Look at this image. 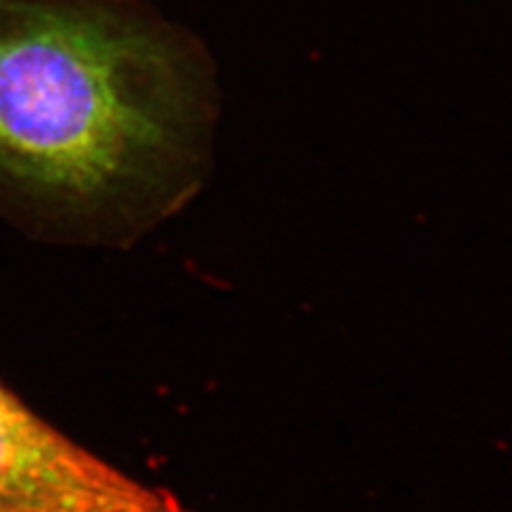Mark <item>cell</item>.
Wrapping results in <instances>:
<instances>
[{"label":"cell","mask_w":512,"mask_h":512,"mask_svg":"<svg viewBox=\"0 0 512 512\" xmlns=\"http://www.w3.org/2000/svg\"><path fill=\"white\" fill-rule=\"evenodd\" d=\"M214 69L152 0H0V214L52 242H135L210 167Z\"/></svg>","instance_id":"1"},{"label":"cell","mask_w":512,"mask_h":512,"mask_svg":"<svg viewBox=\"0 0 512 512\" xmlns=\"http://www.w3.org/2000/svg\"><path fill=\"white\" fill-rule=\"evenodd\" d=\"M0 512H192L58 431L0 380Z\"/></svg>","instance_id":"2"}]
</instances>
